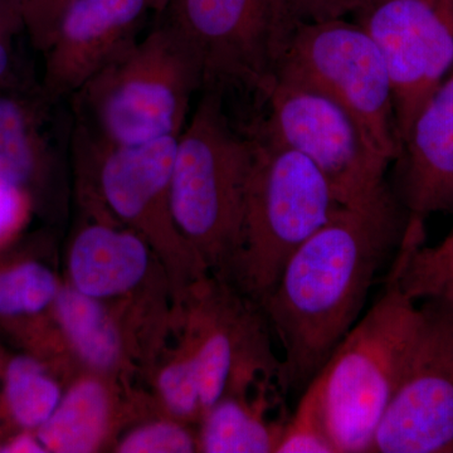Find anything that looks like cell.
I'll use <instances>...</instances> for the list:
<instances>
[{"label":"cell","instance_id":"obj_27","mask_svg":"<svg viewBox=\"0 0 453 453\" xmlns=\"http://www.w3.org/2000/svg\"><path fill=\"white\" fill-rule=\"evenodd\" d=\"M33 198L22 188L0 178V246L9 242L26 226Z\"/></svg>","mask_w":453,"mask_h":453},{"label":"cell","instance_id":"obj_7","mask_svg":"<svg viewBox=\"0 0 453 453\" xmlns=\"http://www.w3.org/2000/svg\"><path fill=\"white\" fill-rule=\"evenodd\" d=\"M183 38L203 88L265 106L300 22L288 0H170L159 14Z\"/></svg>","mask_w":453,"mask_h":453},{"label":"cell","instance_id":"obj_9","mask_svg":"<svg viewBox=\"0 0 453 453\" xmlns=\"http://www.w3.org/2000/svg\"><path fill=\"white\" fill-rule=\"evenodd\" d=\"M279 80L326 95L353 116L384 157L398 159L402 144L388 67L356 20L300 23Z\"/></svg>","mask_w":453,"mask_h":453},{"label":"cell","instance_id":"obj_17","mask_svg":"<svg viewBox=\"0 0 453 453\" xmlns=\"http://www.w3.org/2000/svg\"><path fill=\"white\" fill-rule=\"evenodd\" d=\"M116 413L115 392L98 372L71 384L49 421L35 434L47 452L98 451L110 436Z\"/></svg>","mask_w":453,"mask_h":453},{"label":"cell","instance_id":"obj_28","mask_svg":"<svg viewBox=\"0 0 453 453\" xmlns=\"http://www.w3.org/2000/svg\"><path fill=\"white\" fill-rule=\"evenodd\" d=\"M372 0H288L300 23L329 22L356 17Z\"/></svg>","mask_w":453,"mask_h":453},{"label":"cell","instance_id":"obj_31","mask_svg":"<svg viewBox=\"0 0 453 453\" xmlns=\"http://www.w3.org/2000/svg\"><path fill=\"white\" fill-rule=\"evenodd\" d=\"M453 234V226H452V231H451V234Z\"/></svg>","mask_w":453,"mask_h":453},{"label":"cell","instance_id":"obj_4","mask_svg":"<svg viewBox=\"0 0 453 453\" xmlns=\"http://www.w3.org/2000/svg\"><path fill=\"white\" fill-rule=\"evenodd\" d=\"M226 104L219 92L202 91L178 136L170 192L179 231L217 277L240 235L256 157L252 127L240 129Z\"/></svg>","mask_w":453,"mask_h":453},{"label":"cell","instance_id":"obj_26","mask_svg":"<svg viewBox=\"0 0 453 453\" xmlns=\"http://www.w3.org/2000/svg\"><path fill=\"white\" fill-rule=\"evenodd\" d=\"M23 32L25 20L18 0H0V88L12 86L16 41Z\"/></svg>","mask_w":453,"mask_h":453},{"label":"cell","instance_id":"obj_24","mask_svg":"<svg viewBox=\"0 0 453 453\" xmlns=\"http://www.w3.org/2000/svg\"><path fill=\"white\" fill-rule=\"evenodd\" d=\"M120 453H190L198 451V434L180 419H159L131 429L115 447Z\"/></svg>","mask_w":453,"mask_h":453},{"label":"cell","instance_id":"obj_6","mask_svg":"<svg viewBox=\"0 0 453 453\" xmlns=\"http://www.w3.org/2000/svg\"><path fill=\"white\" fill-rule=\"evenodd\" d=\"M405 294L395 258L383 290L321 369L327 426L338 453H372L378 426L412 350L421 306Z\"/></svg>","mask_w":453,"mask_h":453},{"label":"cell","instance_id":"obj_30","mask_svg":"<svg viewBox=\"0 0 453 453\" xmlns=\"http://www.w3.org/2000/svg\"><path fill=\"white\" fill-rule=\"evenodd\" d=\"M151 7H153V12L157 16L162 14L165 8L168 7L170 0H150Z\"/></svg>","mask_w":453,"mask_h":453},{"label":"cell","instance_id":"obj_29","mask_svg":"<svg viewBox=\"0 0 453 453\" xmlns=\"http://www.w3.org/2000/svg\"><path fill=\"white\" fill-rule=\"evenodd\" d=\"M0 452L5 453H46L43 443L35 432L23 431L22 434L9 440L0 447Z\"/></svg>","mask_w":453,"mask_h":453},{"label":"cell","instance_id":"obj_23","mask_svg":"<svg viewBox=\"0 0 453 453\" xmlns=\"http://www.w3.org/2000/svg\"><path fill=\"white\" fill-rule=\"evenodd\" d=\"M157 388L164 407L183 422L202 419L201 383L195 354L184 339L177 353L160 368Z\"/></svg>","mask_w":453,"mask_h":453},{"label":"cell","instance_id":"obj_19","mask_svg":"<svg viewBox=\"0 0 453 453\" xmlns=\"http://www.w3.org/2000/svg\"><path fill=\"white\" fill-rule=\"evenodd\" d=\"M425 229L405 226L395 262L399 282L413 300L453 301V234L434 247L423 244Z\"/></svg>","mask_w":453,"mask_h":453},{"label":"cell","instance_id":"obj_22","mask_svg":"<svg viewBox=\"0 0 453 453\" xmlns=\"http://www.w3.org/2000/svg\"><path fill=\"white\" fill-rule=\"evenodd\" d=\"M276 453H338L327 426L320 372L303 390L296 410L286 422Z\"/></svg>","mask_w":453,"mask_h":453},{"label":"cell","instance_id":"obj_13","mask_svg":"<svg viewBox=\"0 0 453 453\" xmlns=\"http://www.w3.org/2000/svg\"><path fill=\"white\" fill-rule=\"evenodd\" d=\"M395 196L408 225L425 226L437 211H453V70L411 124L402 142Z\"/></svg>","mask_w":453,"mask_h":453},{"label":"cell","instance_id":"obj_21","mask_svg":"<svg viewBox=\"0 0 453 453\" xmlns=\"http://www.w3.org/2000/svg\"><path fill=\"white\" fill-rule=\"evenodd\" d=\"M61 283L37 261L0 268V318H29L53 309Z\"/></svg>","mask_w":453,"mask_h":453},{"label":"cell","instance_id":"obj_10","mask_svg":"<svg viewBox=\"0 0 453 453\" xmlns=\"http://www.w3.org/2000/svg\"><path fill=\"white\" fill-rule=\"evenodd\" d=\"M372 453H453V301L427 299Z\"/></svg>","mask_w":453,"mask_h":453},{"label":"cell","instance_id":"obj_20","mask_svg":"<svg viewBox=\"0 0 453 453\" xmlns=\"http://www.w3.org/2000/svg\"><path fill=\"white\" fill-rule=\"evenodd\" d=\"M3 393L16 425L23 431L37 432L58 407L65 390L40 360L19 356L5 368Z\"/></svg>","mask_w":453,"mask_h":453},{"label":"cell","instance_id":"obj_14","mask_svg":"<svg viewBox=\"0 0 453 453\" xmlns=\"http://www.w3.org/2000/svg\"><path fill=\"white\" fill-rule=\"evenodd\" d=\"M57 101L43 91L31 96L13 86L0 88V178L31 195H46L61 177L73 148V120L53 116Z\"/></svg>","mask_w":453,"mask_h":453},{"label":"cell","instance_id":"obj_15","mask_svg":"<svg viewBox=\"0 0 453 453\" xmlns=\"http://www.w3.org/2000/svg\"><path fill=\"white\" fill-rule=\"evenodd\" d=\"M153 255L150 244L136 232L92 216L71 243L68 283L104 303L127 296L148 279Z\"/></svg>","mask_w":453,"mask_h":453},{"label":"cell","instance_id":"obj_3","mask_svg":"<svg viewBox=\"0 0 453 453\" xmlns=\"http://www.w3.org/2000/svg\"><path fill=\"white\" fill-rule=\"evenodd\" d=\"M255 164L225 280L261 306L288 259L342 210L311 160L252 125Z\"/></svg>","mask_w":453,"mask_h":453},{"label":"cell","instance_id":"obj_5","mask_svg":"<svg viewBox=\"0 0 453 453\" xmlns=\"http://www.w3.org/2000/svg\"><path fill=\"white\" fill-rule=\"evenodd\" d=\"M177 140L113 145L73 127L71 157L89 213L142 235L163 258L179 299L184 300L211 273L173 216L170 192Z\"/></svg>","mask_w":453,"mask_h":453},{"label":"cell","instance_id":"obj_25","mask_svg":"<svg viewBox=\"0 0 453 453\" xmlns=\"http://www.w3.org/2000/svg\"><path fill=\"white\" fill-rule=\"evenodd\" d=\"M73 0H18L26 33L42 53L50 46L57 23Z\"/></svg>","mask_w":453,"mask_h":453},{"label":"cell","instance_id":"obj_2","mask_svg":"<svg viewBox=\"0 0 453 453\" xmlns=\"http://www.w3.org/2000/svg\"><path fill=\"white\" fill-rule=\"evenodd\" d=\"M202 88L195 55L160 18L70 98L73 127L113 145L178 138Z\"/></svg>","mask_w":453,"mask_h":453},{"label":"cell","instance_id":"obj_8","mask_svg":"<svg viewBox=\"0 0 453 453\" xmlns=\"http://www.w3.org/2000/svg\"><path fill=\"white\" fill-rule=\"evenodd\" d=\"M262 113L259 129L311 160L342 207L369 210L398 199L387 181L392 162L326 95L279 80Z\"/></svg>","mask_w":453,"mask_h":453},{"label":"cell","instance_id":"obj_18","mask_svg":"<svg viewBox=\"0 0 453 453\" xmlns=\"http://www.w3.org/2000/svg\"><path fill=\"white\" fill-rule=\"evenodd\" d=\"M57 323L77 357L105 374L120 368L127 353L124 333L106 303L61 285L53 305Z\"/></svg>","mask_w":453,"mask_h":453},{"label":"cell","instance_id":"obj_1","mask_svg":"<svg viewBox=\"0 0 453 453\" xmlns=\"http://www.w3.org/2000/svg\"><path fill=\"white\" fill-rule=\"evenodd\" d=\"M407 219L399 201L342 207L288 259L261 305L282 349L283 390L305 389L365 314L375 280L401 247Z\"/></svg>","mask_w":453,"mask_h":453},{"label":"cell","instance_id":"obj_11","mask_svg":"<svg viewBox=\"0 0 453 453\" xmlns=\"http://www.w3.org/2000/svg\"><path fill=\"white\" fill-rule=\"evenodd\" d=\"M354 19L386 59L402 144L423 104L453 70V0H372Z\"/></svg>","mask_w":453,"mask_h":453},{"label":"cell","instance_id":"obj_16","mask_svg":"<svg viewBox=\"0 0 453 453\" xmlns=\"http://www.w3.org/2000/svg\"><path fill=\"white\" fill-rule=\"evenodd\" d=\"M275 380H261L226 393L205 411L198 432V451L207 453H276L288 417ZM282 388V387H281Z\"/></svg>","mask_w":453,"mask_h":453},{"label":"cell","instance_id":"obj_12","mask_svg":"<svg viewBox=\"0 0 453 453\" xmlns=\"http://www.w3.org/2000/svg\"><path fill=\"white\" fill-rule=\"evenodd\" d=\"M149 13H154L150 0H73L43 52V94L57 103L70 100L138 40Z\"/></svg>","mask_w":453,"mask_h":453}]
</instances>
